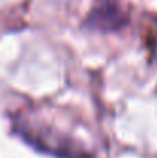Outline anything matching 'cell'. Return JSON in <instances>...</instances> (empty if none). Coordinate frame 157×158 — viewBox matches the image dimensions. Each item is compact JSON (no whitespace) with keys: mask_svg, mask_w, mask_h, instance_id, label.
Wrapping results in <instances>:
<instances>
[{"mask_svg":"<svg viewBox=\"0 0 157 158\" xmlns=\"http://www.w3.org/2000/svg\"><path fill=\"white\" fill-rule=\"evenodd\" d=\"M126 23V14L112 0H99L85 22L88 28L100 31H116L123 28Z\"/></svg>","mask_w":157,"mask_h":158,"instance_id":"obj_1","label":"cell"},{"mask_svg":"<svg viewBox=\"0 0 157 158\" xmlns=\"http://www.w3.org/2000/svg\"><path fill=\"white\" fill-rule=\"evenodd\" d=\"M150 34H148V39H146V46L151 49V52L154 57H157V26L154 28H150V31H148Z\"/></svg>","mask_w":157,"mask_h":158,"instance_id":"obj_2","label":"cell"}]
</instances>
